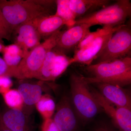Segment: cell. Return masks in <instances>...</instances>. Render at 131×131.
Returning a JSON list of instances; mask_svg holds the SVG:
<instances>
[{
	"label": "cell",
	"mask_w": 131,
	"mask_h": 131,
	"mask_svg": "<svg viewBox=\"0 0 131 131\" xmlns=\"http://www.w3.org/2000/svg\"><path fill=\"white\" fill-rule=\"evenodd\" d=\"M2 52L3 59L8 66L12 69L18 65L25 56L23 51L15 44L5 46Z\"/></svg>",
	"instance_id": "obj_18"
},
{
	"label": "cell",
	"mask_w": 131,
	"mask_h": 131,
	"mask_svg": "<svg viewBox=\"0 0 131 131\" xmlns=\"http://www.w3.org/2000/svg\"><path fill=\"white\" fill-rule=\"evenodd\" d=\"M13 34L15 44L23 51L25 56L40 43L41 37L34 20L19 26L14 30Z\"/></svg>",
	"instance_id": "obj_11"
},
{
	"label": "cell",
	"mask_w": 131,
	"mask_h": 131,
	"mask_svg": "<svg viewBox=\"0 0 131 131\" xmlns=\"http://www.w3.org/2000/svg\"><path fill=\"white\" fill-rule=\"evenodd\" d=\"M2 95L8 107L14 110H22L24 101L18 90L10 89Z\"/></svg>",
	"instance_id": "obj_21"
},
{
	"label": "cell",
	"mask_w": 131,
	"mask_h": 131,
	"mask_svg": "<svg viewBox=\"0 0 131 131\" xmlns=\"http://www.w3.org/2000/svg\"><path fill=\"white\" fill-rule=\"evenodd\" d=\"M90 90L101 108L110 117L120 131H131V110L110 103L98 91Z\"/></svg>",
	"instance_id": "obj_9"
},
{
	"label": "cell",
	"mask_w": 131,
	"mask_h": 131,
	"mask_svg": "<svg viewBox=\"0 0 131 131\" xmlns=\"http://www.w3.org/2000/svg\"><path fill=\"white\" fill-rule=\"evenodd\" d=\"M54 1L0 0V9L13 32L19 26L52 15Z\"/></svg>",
	"instance_id": "obj_1"
},
{
	"label": "cell",
	"mask_w": 131,
	"mask_h": 131,
	"mask_svg": "<svg viewBox=\"0 0 131 131\" xmlns=\"http://www.w3.org/2000/svg\"><path fill=\"white\" fill-rule=\"evenodd\" d=\"M56 110L52 119L61 131H78L77 115L69 96L64 95L61 98Z\"/></svg>",
	"instance_id": "obj_10"
},
{
	"label": "cell",
	"mask_w": 131,
	"mask_h": 131,
	"mask_svg": "<svg viewBox=\"0 0 131 131\" xmlns=\"http://www.w3.org/2000/svg\"><path fill=\"white\" fill-rule=\"evenodd\" d=\"M41 131H61L51 118L43 120L41 126Z\"/></svg>",
	"instance_id": "obj_24"
},
{
	"label": "cell",
	"mask_w": 131,
	"mask_h": 131,
	"mask_svg": "<svg viewBox=\"0 0 131 131\" xmlns=\"http://www.w3.org/2000/svg\"><path fill=\"white\" fill-rule=\"evenodd\" d=\"M70 6L77 19L108 6V0H69Z\"/></svg>",
	"instance_id": "obj_17"
},
{
	"label": "cell",
	"mask_w": 131,
	"mask_h": 131,
	"mask_svg": "<svg viewBox=\"0 0 131 131\" xmlns=\"http://www.w3.org/2000/svg\"><path fill=\"white\" fill-rule=\"evenodd\" d=\"M73 63L70 57L55 47L47 53L35 78L43 82H54Z\"/></svg>",
	"instance_id": "obj_8"
},
{
	"label": "cell",
	"mask_w": 131,
	"mask_h": 131,
	"mask_svg": "<svg viewBox=\"0 0 131 131\" xmlns=\"http://www.w3.org/2000/svg\"><path fill=\"white\" fill-rule=\"evenodd\" d=\"M131 50V27L129 25L123 24L113 34L105 47L91 64L130 56Z\"/></svg>",
	"instance_id": "obj_7"
},
{
	"label": "cell",
	"mask_w": 131,
	"mask_h": 131,
	"mask_svg": "<svg viewBox=\"0 0 131 131\" xmlns=\"http://www.w3.org/2000/svg\"><path fill=\"white\" fill-rule=\"evenodd\" d=\"M13 30L0 9V42L3 39L10 40L13 35Z\"/></svg>",
	"instance_id": "obj_22"
},
{
	"label": "cell",
	"mask_w": 131,
	"mask_h": 131,
	"mask_svg": "<svg viewBox=\"0 0 131 131\" xmlns=\"http://www.w3.org/2000/svg\"><path fill=\"white\" fill-rule=\"evenodd\" d=\"M56 3L57 10L54 15L65 21L68 28L74 25L76 17L71 9L69 0H57Z\"/></svg>",
	"instance_id": "obj_20"
},
{
	"label": "cell",
	"mask_w": 131,
	"mask_h": 131,
	"mask_svg": "<svg viewBox=\"0 0 131 131\" xmlns=\"http://www.w3.org/2000/svg\"><path fill=\"white\" fill-rule=\"evenodd\" d=\"M63 31H57L34 48L12 70V76L19 80L35 78L48 52L56 47Z\"/></svg>",
	"instance_id": "obj_4"
},
{
	"label": "cell",
	"mask_w": 131,
	"mask_h": 131,
	"mask_svg": "<svg viewBox=\"0 0 131 131\" xmlns=\"http://www.w3.org/2000/svg\"><path fill=\"white\" fill-rule=\"evenodd\" d=\"M42 83V81L38 83L23 82L18 86L17 90L21 94L24 101L21 111L28 116H31L32 114L36 103L43 95V86Z\"/></svg>",
	"instance_id": "obj_15"
},
{
	"label": "cell",
	"mask_w": 131,
	"mask_h": 131,
	"mask_svg": "<svg viewBox=\"0 0 131 131\" xmlns=\"http://www.w3.org/2000/svg\"><path fill=\"white\" fill-rule=\"evenodd\" d=\"M0 131H11L8 129L3 122L1 116V109H0Z\"/></svg>",
	"instance_id": "obj_27"
},
{
	"label": "cell",
	"mask_w": 131,
	"mask_h": 131,
	"mask_svg": "<svg viewBox=\"0 0 131 131\" xmlns=\"http://www.w3.org/2000/svg\"><path fill=\"white\" fill-rule=\"evenodd\" d=\"M131 15L130 1L119 0L114 4L77 19L75 25L86 24L90 27L96 25L116 26L124 24Z\"/></svg>",
	"instance_id": "obj_6"
},
{
	"label": "cell",
	"mask_w": 131,
	"mask_h": 131,
	"mask_svg": "<svg viewBox=\"0 0 131 131\" xmlns=\"http://www.w3.org/2000/svg\"><path fill=\"white\" fill-rule=\"evenodd\" d=\"M34 22L41 38L51 36L67 23L60 17L53 14L40 17L34 20Z\"/></svg>",
	"instance_id": "obj_16"
},
{
	"label": "cell",
	"mask_w": 131,
	"mask_h": 131,
	"mask_svg": "<svg viewBox=\"0 0 131 131\" xmlns=\"http://www.w3.org/2000/svg\"><path fill=\"white\" fill-rule=\"evenodd\" d=\"M121 25L103 26L96 31L90 32L77 47L73 57V63L91 64L105 47L113 34Z\"/></svg>",
	"instance_id": "obj_5"
},
{
	"label": "cell",
	"mask_w": 131,
	"mask_h": 131,
	"mask_svg": "<svg viewBox=\"0 0 131 131\" xmlns=\"http://www.w3.org/2000/svg\"><path fill=\"white\" fill-rule=\"evenodd\" d=\"M36 108L43 120L51 118L55 113L56 105L51 96L49 94L43 95L35 105Z\"/></svg>",
	"instance_id": "obj_19"
},
{
	"label": "cell",
	"mask_w": 131,
	"mask_h": 131,
	"mask_svg": "<svg viewBox=\"0 0 131 131\" xmlns=\"http://www.w3.org/2000/svg\"><path fill=\"white\" fill-rule=\"evenodd\" d=\"M12 69L9 68L3 59L0 57V76L11 77Z\"/></svg>",
	"instance_id": "obj_25"
},
{
	"label": "cell",
	"mask_w": 131,
	"mask_h": 131,
	"mask_svg": "<svg viewBox=\"0 0 131 131\" xmlns=\"http://www.w3.org/2000/svg\"><path fill=\"white\" fill-rule=\"evenodd\" d=\"M13 82L10 77L6 76H0V94L2 95L11 89Z\"/></svg>",
	"instance_id": "obj_23"
},
{
	"label": "cell",
	"mask_w": 131,
	"mask_h": 131,
	"mask_svg": "<svg viewBox=\"0 0 131 131\" xmlns=\"http://www.w3.org/2000/svg\"><path fill=\"white\" fill-rule=\"evenodd\" d=\"M94 131H113L112 129L106 125L99 126L95 129Z\"/></svg>",
	"instance_id": "obj_26"
},
{
	"label": "cell",
	"mask_w": 131,
	"mask_h": 131,
	"mask_svg": "<svg viewBox=\"0 0 131 131\" xmlns=\"http://www.w3.org/2000/svg\"><path fill=\"white\" fill-rule=\"evenodd\" d=\"M90 77H85L89 84L101 82L122 87L131 83V57L86 66L84 68Z\"/></svg>",
	"instance_id": "obj_2"
},
{
	"label": "cell",
	"mask_w": 131,
	"mask_h": 131,
	"mask_svg": "<svg viewBox=\"0 0 131 131\" xmlns=\"http://www.w3.org/2000/svg\"><path fill=\"white\" fill-rule=\"evenodd\" d=\"M5 47V46H4L2 44V43L0 42V52L3 51Z\"/></svg>",
	"instance_id": "obj_28"
},
{
	"label": "cell",
	"mask_w": 131,
	"mask_h": 131,
	"mask_svg": "<svg viewBox=\"0 0 131 131\" xmlns=\"http://www.w3.org/2000/svg\"><path fill=\"white\" fill-rule=\"evenodd\" d=\"M70 100L76 113L83 121L94 118L101 108L90 88L85 77L73 73L70 78Z\"/></svg>",
	"instance_id": "obj_3"
},
{
	"label": "cell",
	"mask_w": 131,
	"mask_h": 131,
	"mask_svg": "<svg viewBox=\"0 0 131 131\" xmlns=\"http://www.w3.org/2000/svg\"><path fill=\"white\" fill-rule=\"evenodd\" d=\"M98 91L106 100L114 105L131 109V99L129 92L122 87L105 83H94Z\"/></svg>",
	"instance_id": "obj_14"
},
{
	"label": "cell",
	"mask_w": 131,
	"mask_h": 131,
	"mask_svg": "<svg viewBox=\"0 0 131 131\" xmlns=\"http://www.w3.org/2000/svg\"><path fill=\"white\" fill-rule=\"evenodd\" d=\"M90 27L87 24H77L63 31L55 48L66 54L77 47L90 32Z\"/></svg>",
	"instance_id": "obj_12"
},
{
	"label": "cell",
	"mask_w": 131,
	"mask_h": 131,
	"mask_svg": "<svg viewBox=\"0 0 131 131\" xmlns=\"http://www.w3.org/2000/svg\"><path fill=\"white\" fill-rule=\"evenodd\" d=\"M1 116L3 124L11 131H34V127L31 116L21 110L9 108L1 110Z\"/></svg>",
	"instance_id": "obj_13"
}]
</instances>
